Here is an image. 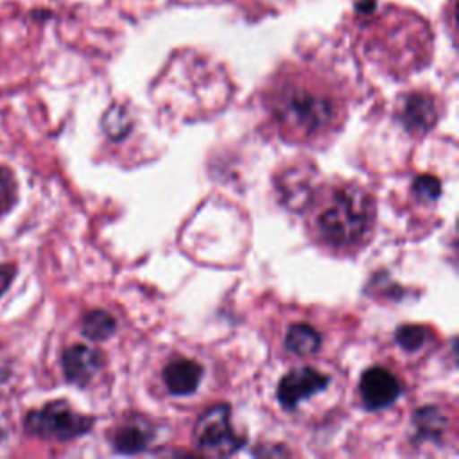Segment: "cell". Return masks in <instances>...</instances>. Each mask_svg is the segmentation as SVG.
<instances>
[{
    "label": "cell",
    "instance_id": "obj_7",
    "mask_svg": "<svg viewBox=\"0 0 459 459\" xmlns=\"http://www.w3.org/2000/svg\"><path fill=\"white\" fill-rule=\"evenodd\" d=\"M63 373L74 385L84 387L102 366V353L91 346L74 344L63 351Z\"/></svg>",
    "mask_w": 459,
    "mask_h": 459
},
{
    "label": "cell",
    "instance_id": "obj_14",
    "mask_svg": "<svg viewBox=\"0 0 459 459\" xmlns=\"http://www.w3.org/2000/svg\"><path fill=\"white\" fill-rule=\"evenodd\" d=\"M412 423L420 439H436L443 432L445 416L437 407H423L414 412Z\"/></svg>",
    "mask_w": 459,
    "mask_h": 459
},
{
    "label": "cell",
    "instance_id": "obj_4",
    "mask_svg": "<svg viewBox=\"0 0 459 459\" xmlns=\"http://www.w3.org/2000/svg\"><path fill=\"white\" fill-rule=\"evenodd\" d=\"M230 405L217 403L206 409L194 429V441L201 450L230 455L246 445V437L235 434L230 423Z\"/></svg>",
    "mask_w": 459,
    "mask_h": 459
},
{
    "label": "cell",
    "instance_id": "obj_20",
    "mask_svg": "<svg viewBox=\"0 0 459 459\" xmlns=\"http://www.w3.org/2000/svg\"><path fill=\"white\" fill-rule=\"evenodd\" d=\"M0 441H2V432H0Z\"/></svg>",
    "mask_w": 459,
    "mask_h": 459
},
{
    "label": "cell",
    "instance_id": "obj_17",
    "mask_svg": "<svg viewBox=\"0 0 459 459\" xmlns=\"http://www.w3.org/2000/svg\"><path fill=\"white\" fill-rule=\"evenodd\" d=\"M18 199V185L13 170L0 165V219L14 206Z\"/></svg>",
    "mask_w": 459,
    "mask_h": 459
},
{
    "label": "cell",
    "instance_id": "obj_12",
    "mask_svg": "<svg viewBox=\"0 0 459 459\" xmlns=\"http://www.w3.org/2000/svg\"><path fill=\"white\" fill-rule=\"evenodd\" d=\"M321 346V335L319 332L307 323H296L290 325L285 335V348L299 357L314 355Z\"/></svg>",
    "mask_w": 459,
    "mask_h": 459
},
{
    "label": "cell",
    "instance_id": "obj_19",
    "mask_svg": "<svg viewBox=\"0 0 459 459\" xmlns=\"http://www.w3.org/2000/svg\"><path fill=\"white\" fill-rule=\"evenodd\" d=\"M13 276H14V269L13 267H2L0 269V296L9 287Z\"/></svg>",
    "mask_w": 459,
    "mask_h": 459
},
{
    "label": "cell",
    "instance_id": "obj_8",
    "mask_svg": "<svg viewBox=\"0 0 459 459\" xmlns=\"http://www.w3.org/2000/svg\"><path fill=\"white\" fill-rule=\"evenodd\" d=\"M400 120L411 133L423 134L430 131L437 120V109L434 100L423 93H411L403 99Z\"/></svg>",
    "mask_w": 459,
    "mask_h": 459
},
{
    "label": "cell",
    "instance_id": "obj_10",
    "mask_svg": "<svg viewBox=\"0 0 459 459\" xmlns=\"http://www.w3.org/2000/svg\"><path fill=\"white\" fill-rule=\"evenodd\" d=\"M154 432L152 427L147 420H131L126 425H122L113 437V448L118 454H126V455H133V454H140L147 448V445L151 443Z\"/></svg>",
    "mask_w": 459,
    "mask_h": 459
},
{
    "label": "cell",
    "instance_id": "obj_3",
    "mask_svg": "<svg viewBox=\"0 0 459 459\" xmlns=\"http://www.w3.org/2000/svg\"><path fill=\"white\" fill-rule=\"evenodd\" d=\"M93 427V418L70 409L65 400H56L41 409L30 411L25 418L27 432L56 441L75 439Z\"/></svg>",
    "mask_w": 459,
    "mask_h": 459
},
{
    "label": "cell",
    "instance_id": "obj_18",
    "mask_svg": "<svg viewBox=\"0 0 459 459\" xmlns=\"http://www.w3.org/2000/svg\"><path fill=\"white\" fill-rule=\"evenodd\" d=\"M412 192L420 201H425V203L436 201L441 195V181L429 174L418 176L412 183Z\"/></svg>",
    "mask_w": 459,
    "mask_h": 459
},
{
    "label": "cell",
    "instance_id": "obj_15",
    "mask_svg": "<svg viewBox=\"0 0 459 459\" xmlns=\"http://www.w3.org/2000/svg\"><path fill=\"white\" fill-rule=\"evenodd\" d=\"M102 129L111 140L124 138L131 129L129 113L122 106H111L102 118Z\"/></svg>",
    "mask_w": 459,
    "mask_h": 459
},
{
    "label": "cell",
    "instance_id": "obj_13",
    "mask_svg": "<svg viewBox=\"0 0 459 459\" xmlns=\"http://www.w3.org/2000/svg\"><path fill=\"white\" fill-rule=\"evenodd\" d=\"M117 330L115 317L106 310H91L82 319V335L93 342L106 341Z\"/></svg>",
    "mask_w": 459,
    "mask_h": 459
},
{
    "label": "cell",
    "instance_id": "obj_11",
    "mask_svg": "<svg viewBox=\"0 0 459 459\" xmlns=\"http://www.w3.org/2000/svg\"><path fill=\"white\" fill-rule=\"evenodd\" d=\"M280 192H281L283 203L290 210H303L310 203L308 201L312 192L310 178L301 169L289 170L283 176V181L280 183Z\"/></svg>",
    "mask_w": 459,
    "mask_h": 459
},
{
    "label": "cell",
    "instance_id": "obj_6",
    "mask_svg": "<svg viewBox=\"0 0 459 459\" xmlns=\"http://www.w3.org/2000/svg\"><path fill=\"white\" fill-rule=\"evenodd\" d=\"M359 393L366 409L378 411L393 405L398 400L402 394V384L389 369L373 366L362 373Z\"/></svg>",
    "mask_w": 459,
    "mask_h": 459
},
{
    "label": "cell",
    "instance_id": "obj_2",
    "mask_svg": "<svg viewBox=\"0 0 459 459\" xmlns=\"http://www.w3.org/2000/svg\"><path fill=\"white\" fill-rule=\"evenodd\" d=\"M273 113L283 127L303 134L326 129L335 117L333 104L326 95L290 82L281 86L273 97Z\"/></svg>",
    "mask_w": 459,
    "mask_h": 459
},
{
    "label": "cell",
    "instance_id": "obj_1",
    "mask_svg": "<svg viewBox=\"0 0 459 459\" xmlns=\"http://www.w3.org/2000/svg\"><path fill=\"white\" fill-rule=\"evenodd\" d=\"M375 221L373 199L359 186L333 192L317 219V231L330 246H353L364 240Z\"/></svg>",
    "mask_w": 459,
    "mask_h": 459
},
{
    "label": "cell",
    "instance_id": "obj_5",
    "mask_svg": "<svg viewBox=\"0 0 459 459\" xmlns=\"http://www.w3.org/2000/svg\"><path fill=\"white\" fill-rule=\"evenodd\" d=\"M330 378L321 371L303 366L289 371L278 384V402L283 409H296L303 400L325 391Z\"/></svg>",
    "mask_w": 459,
    "mask_h": 459
},
{
    "label": "cell",
    "instance_id": "obj_9",
    "mask_svg": "<svg viewBox=\"0 0 459 459\" xmlns=\"http://www.w3.org/2000/svg\"><path fill=\"white\" fill-rule=\"evenodd\" d=\"M201 377V366L190 359L170 360L163 369V380L167 384V389L176 396L192 394L197 389Z\"/></svg>",
    "mask_w": 459,
    "mask_h": 459
},
{
    "label": "cell",
    "instance_id": "obj_16",
    "mask_svg": "<svg viewBox=\"0 0 459 459\" xmlns=\"http://www.w3.org/2000/svg\"><path fill=\"white\" fill-rule=\"evenodd\" d=\"M429 339V330L421 325H402L394 332V341L405 351L420 350Z\"/></svg>",
    "mask_w": 459,
    "mask_h": 459
}]
</instances>
